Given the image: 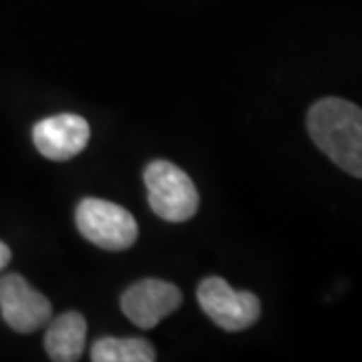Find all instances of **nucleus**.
I'll list each match as a JSON object with an SVG mask.
<instances>
[{
	"label": "nucleus",
	"instance_id": "3",
	"mask_svg": "<svg viewBox=\"0 0 362 362\" xmlns=\"http://www.w3.org/2000/svg\"><path fill=\"white\" fill-rule=\"evenodd\" d=\"M75 220L83 238L109 252L127 250L139 235L137 221L125 207L97 197H87L78 204Z\"/></svg>",
	"mask_w": 362,
	"mask_h": 362
},
{
	"label": "nucleus",
	"instance_id": "5",
	"mask_svg": "<svg viewBox=\"0 0 362 362\" xmlns=\"http://www.w3.org/2000/svg\"><path fill=\"white\" fill-rule=\"evenodd\" d=\"M0 312L13 330L30 334L51 320L52 306L23 276L6 274L0 278Z\"/></svg>",
	"mask_w": 362,
	"mask_h": 362
},
{
	"label": "nucleus",
	"instance_id": "6",
	"mask_svg": "<svg viewBox=\"0 0 362 362\" xmlns=\"http://www.w3.org/2000/svg\"><path fill=\"white\" fill-rule=\"evenodd\" d=\"M183 302L181 290L165 280L147 278L125 290L121 296V310L139 328H153L177 310Z\"/></svg>",
	"mask_w": 362,
	"mask_h": 362
},
{
	"label": "nucleus",
	"instance_id": "1",
	"mask_svg": "<svg viewBox=\"0 0 362 362\" xmlns=\"http://www.w3.org/2000/svg\"><path fill=\"white\" fill-rule=\"evenodd\" d=\"M308 133L316 147L346 173L362 175V111L358 105L328 97L312 105Z\"/></svg>",
	"mask_w": 362,
	"mask_h": 362
},
{
	"label": "nucleus",
	"instance_id": "10",
	"mask_svg": "<svg viewBox=\"0 0 362 362\" xmlns=\"http://www.w3.org/2000/svg\"><path fill=\"white\" fill-rule=\"evenodd\" d=\"M11 258H13V252H11V247L6 246L4 242H0V270H4V268L8 266Z\"/></svg>",
	"mask_w": 362,
	"mask_h": 362
},
{
	"label": "nucleus",
	"instance_id": "4",
	"mask_svg": "<svg viewBox=\"0 0 362 362\" xmlns=\"http://www.w3.org/2000/svg\"><path fill=\"white\" fill-rule=\"evenodd\" d=\"M202 310L228 332H240L258 322L259 300L252 292H238L223 278H206L197 288Z\"/></svg>",
	"mask_w": 362,
	"mask_h": 362
},
{
	"label": "nucleus",
	"instance_id": "9",
	"mask_svg": "<svg viewBox=\"0 0 362 362\" xmlns=\"http://www.w3.org/2000/svg\"><path fill=\"white\" fill-rule=\"evenodd\" d=\"M156 358V349L143 338L105 337L90 349L93 362H153Z\"/></svg>",
	"mask_w": 362,
	"mask_h": 362
},
{
	"label": "nucleus",
	"instance_id": "2",
	"mask_svg": "<svg viewBox=\"0 0 362 362\" xmlns=\"http://www.w3.org/2000/svg\"><path fill=\"white\" fill-rule=\"evenodd\" d=\"M143 181L149 192V206L153 214L169 223H181L192 220L199 206V195L192 177L173 165L171 161H151Z\"/></svg>",
	"mask_w": 362,
	"mask_h": 362
},
{
	"label": "nucleus",
	"instance_id": "7",
	"mask_svg": "<svg viewBox=\"0 0 362 362\" xmlns=\"http://www.w3.org/2000/svg\"><path fill=\"white\" fill-rule=\"evenodd\" d=\"M90 139L87 119L75 113L47 117L33 127V141L39 153L51 161H66L78 156Z\"/></svg>",
	"mask_w": 362,
	"mask_h": 362
},
{
	"label": "nucleus",
	"instance_id": "8",
	"mask_svg": "<svg viewBox=\"0 0 362 362\" xmlns=\"http://www.w3.org/2000/svg\"><path fill=\"white\" fill-rule=\"evenodd\" d=\"M87 320L83 314L71 310L57 316L45 334V350L54 362H75L85 350Z\"/></svg>",
	"mask_w": 362,
	"mask_h": 362
}]
</instances>
